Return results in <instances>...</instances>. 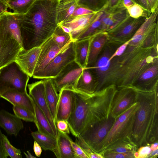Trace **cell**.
I'll use <instances>...</instances> for the list:
<instances>
[{
	"mask_svg": "<svg viewBox=\"0 0 158 158\" xmlns=\"http://www.w3.org/2000/svg\"><path fill=\"white\" fill-rule=\"evenodd\" d=\"M58 0H35L25 15L20 31L26 50L40 47L51 36L58 26Z\"/></svg>",
	"mask_w": 158,
	"mask_h": 158,
	"instance_id": "obj_1",
	"label": "cell"
},
{
	"mask_svg": "<svg viewBox=\"0 0 158 158\" xmlns=\"http://www.w3.org/2000/svg\"><path fill=\"white\" fill-rule=\"evenodd\" d=\"M136 90L139 106L130 138L138 149L158 142V98L157 89L151 91Z\"/></svg>",
	"mask_w": 158,
	"mask_h": 158,
	"instance_id": "obj_2",
	"label": "cell"
},
{
	"mask_svg": "<svg viewBox=\"0 0 158 158\" xmlns=\"http://www.w3.org/2000/svg\"><path fill=\"white\" fill-rule=\"evenodd\" d=\"M116 118L110 113L99 121L86 123L79 135L94 152L99 153L102 144L112 127Z\"/></svg>",
	"mask_w": 158,
	"mask_h": 158,
	"instance_id": "obj_3",
	"label": "cell"
},
{
	"mask_svg": "<svg viewBox=\"0 0 158 158\" xmlns=\"http://www.w3.org/2000/svg\"><path fill=\"white\" fill-rule=\"evenodd\" d=\"M94 94L89 96L74 91V101L67 121L70 131L77 138L82 130L94 101Z\"/></svg>",
	"mask_w": 158,
	"mask_h": 158,
	"instance_id": "obj_4",
	"label": "cell"
},
{
	"mask_svg": "<svg viewBox=\"0 0 158 158\" xmlns=\"http://www.w3.org/2000/svg\"><path fill=\"white\" fill-rule=\"evenodd\" d=\"M139 106V102H137L125 111L116 118L112 127L102 144L99 152L118 139L130 138L135 113Z\"/></svg>",
	"mask_w": 158,
	"mask_h": 158,
	"instance_id": "obj_5",
	"label": "cell"
},
{
	"mask_svg": "<svg viewBox=\"0 0 158 158\" xmlns=\"http://www.w3.org/2000/svg\"><path fill=\"white\" fill-rule=\"evenodd\" d=\"M30 77L15 61L3 67L0 69V94L12 89L27 92Z\"/></svg>",
	"mask_w": 158,
	"mask_h": 158,
	"instance_id": "obj_6",
	"label": "cell"
},
{
	"mask_svg": "<svg viewBox=\"0 0 158 158\" xmlns=\"http://www.w3.org/2000/svg\"><path fill=\"white\" fill-rule=\"evenodd\" d=\"M74 60V42L71 41L43 69L34 73L32 77L44 79L55 77L66 65Z\"/></svg>",
	"mask_w": 158,
	"mask_h": 158,
	"instance_id": "obj_7",
	"label": "cell"
},
{
	"mask_svg": "<svg viewBox=\"0 0 158 158\" xmlns=\"http://www.w3.org/2000/svg\"><path fill=\"white\" fill-rule=\"evenodd\" d=\"M23 49L12 35L0 26V69L15 61Z\"/></svg>",
	"mask_w": 158,
	"mask_h": 158,
	"instance_id": "obj_8",
	"label": "cell"
},
{
	"mask_svg": "<svg viewBox=\"0 0 158 158\" xmlns=\"http://www.w3.org/2000/svg\"><path fill=\"white\" fill-rule=\"evenodd\" d=\"M137 98V91L131 87L116 89L111 103V114L116 118L135 104Z\"/></svg>",
	"mask_w": 158,
	"mask_h": 158,
	"instance_id": "obj_9",
	"label": "cell"
},
{
	"mask_svg": "<svg viewBox=\"0 0 158 158\" xmlns=\"http://www.w3.org/2000/svg\"><path fill=\"white\" fill-rule=\"evenodd\" d=\"M84 69L75 60L66 65L56 77L50 78L57 92L63 89L73 88Z\"/></svg>",
	"mask_w": 158,
	"mask_h": 158,
	"instance_id": "obj_10",
	"label": "cell"
},
{
	"mask_svg": "<svg viewBox=\"0 0 158 158\" xmlns=\"http://www.w3.org/2000/svg\"><path fill=\"white\" fill-rule=\"evenodd\" d=\"M29 95L44 113L50 123L57 139L58 130L49 109L47 101L44 80L27 84Z\"/></svg>",
	"mask_w": 158,
	"mask_h": 158,
	"instance_id": "obj_11",
	"label": "cell"
},
{
	"mask_svg": "<svg viewBox=\"0 0 158 158\" xmlns=\"http://www.w3.org/2000/svg\"><path fill=\"white\" fill-rule=\"evenodd\" d=\"M147 18L134 19L128 15L116 27L107 32L109 36L118 39L132 36Z\"/></svg>",
	"mask_w": 158,
	"mask_h": 158,
	"instance_id": "obj_12",
	"label": "cell"
},
{
	"mask_svg": "<svg viewBox=\"0 0 158 158\" xmlns=\"http://www.w3.org/2000/svg\"><path fill=\"white\" fill-rule=\"evenodd\" d=\"M24 16L7 11L0 15V26L12 35L23 47L20 27Z\"/></svg>",
	"mask_w": 158,
	"mask_h": 158,
	"instance_id": "obj_13",
	"label": "cell"
},
{
	"mask_svg": "<svg viewBox=\"0 0 158 158\" xmlns=\"http://www.w3.org/2000/svg\"><path fill=\"white\" fill-rule=\"evenodd\" d=\"M68 45L61 48L51 36L46 40L40 46V52L33 74L43 69Z\"/></svg>",
	"mask_w": 158,
	"mask_h": 158,
	"instance_id": "obj_14",
	"label": "cell"
},
{
	"mask_svg": "<svg viewBox=\"0 0 158 158\" xmlns=\"http://www.w3.org/2000/svg\"><path fill=\"white\" fill-rule=\"evenodd\" d=\"M40 46L21 50L15 61L30 77H32L40 52Z\"/></svg>",
	"mask_w": 158,
	"mask_h": 158,
	"instance_id": "obj_15",
	"label": "cell"
},
{
	"mask_svg": "<svg viewBox=\"0 0 158 158\" xmlns=\"http://www.w3.org/2000/svg\"><path fill=\"white\" fill-rule=\"evenodd\" d=\"M102 10L104 11L101 27L102 31L110 30L129 15L127 9L122 4L111 9Z\"/></svg>",
	"mask_w": 158,
	"mask_h": 158,
	"instance_id": "obj_16",
	"label": "cell"
},
{
	"mask_svg": "<svg viewBox=\"0 0 158 158\" xmlns=\"http://www.w3.org/2000/svg\"><path fill=\"white\" fill-rule=\"evenodd\" d=\"M98 85L96 77L90 67L84 68L73 88L79 93L90 96L96 91Z\"/></svg>",
	"mask_w": 158,
	"mask_h": 158,
	"instance_id": "obj_17",
	"label": "cell"
},
{
	"mask_svg": "<svg viewBox=\"0 0 158 158\" xmlns=\"http://www.w3.org/2000/svg\"><path fill=\"white\" fill-rule=\"evenodd\" d=\"M59 93L55 123L60 120H64L67 122L72 111L74 101L73 90L63 89Z\"/></svg>",
	"mask_w": 158,
	"mask_h": 158,
	"instance_id": "obj_18",
	"label": "cell"
},
{
	"mask_svg": "<svg viewBox=\"0 0 158 158\" xmlns=\"http://www.w3.org/2000/svg\"><path fill=\"white\" fill-rule=\"evenodd\" d=\"M2 98L13 106L18 105L24 107L35 114L34 101L27 92H21L15 89H9L0 94Z\"/></svg>",
	"mask_w": 158,
	"mask_h": 158,
	"instance_id": "obj_19",
	"label": "cell"
},
{
	"mask_svg": "<svg viewBox=\"0 0 158 158\" xmlns=\"http://www.w3.org/2000/svg\"><path fill=\"white\" fill-rule=\"evenodd\" d=\"M86 67H92L109 37L108 33L100 31L91 36Z\"/></svg>",
	"mask_w": 158,
	"mask_h": 158,
	"instance_id": "obj_20",
	"label": "cell"
},
{
	"mask_svg": "<svg viewBox=\"0 0 158 158\" xmlns=\"http://www.w3.org/2000/svg\"><path fill=\"white\" fill-rule=\"evenodd\" d=\"M97 12L90 14L72 17L60 24L71 29V31L70 34L72 41L74 42L86 28Z\"/></svg>",
	"mask_w": 158,
	"mask_h": 158,
	"instance_id": "obj_21",
	"label": "cell"
},
{
	"mask_svg": "<svg viewBox=\"0 0 158 158\" xmlns=\"http://www.w3.org/2000/svg\"><path fill=\"white\" fill-rule=\"evenodd\" d=\"M0 127L9 135L16 136L24 127L21 119L15 114L2 109L0 110Z\"/></svg>",
	"mask_w": 158,
	"mask_h": 158,
	"instance_id": "obj_22",
	"label": "cell"
},
{
	"mask_svg": "<svg viewBox=\"0 0 158 158\" xmlns=\"http://www.w3.org/2000/svg\"><path fill=\"white\" fill-rule=\"evenodd\" d=\"M70 139L68 134L58 131L56 151L55 154L57 158H75Z\"/></svg>",
	"mask_w": 158,
	"mask_h": 158,
	"instance_id": "obj_23",
	"label": "cell"
},
{
	"mask_svg": "<svg viewBox=\"0 0 158 158\" xmlns=\"http://www.w3.org/2000/svg\"><path fill=\"white\" fill-rule=\"evenodd\" d=\"M90 37L74 41L75 61L82 68L86 67Z\"/></svg>",
	"mask_w": 158,
	"mask_h": 158,
	"instance_id": "obj_24",
	"label": "cell"
},
{
	"mask_svg": "<svg viewBox=\"0 0 158 158\" xmlns=\"http://www.w3.org/2000/svg\"><path fill=\"white\" fill-rule=\"evenodd\" d=\"M44 81L47 101L49 109L55 123V119L56 107L59 99V94L56 90L50 78L45 79Z\"/></svg>",
	"mask_w": 158,
	"mask_h": 158,
	"instance_id": "obj_25",
	"label": "cell"
},
{
	"mask_svg": "<svg viewBox=\"0 0 158 158\" xmlns=\"http://www.w3.org/2000/svg\"><path fill=\"white\" fill-rule=\"evenodd\" d=\"M34 102L36 120L35 124L38 131L42 133L54 137L57 139L53 130L45 115L34 101Z\"/></svg>",
	"mask_w": 158,
	"mask_h": 158,
	"instance_id": "obj_26",
	"label": "cell"
},
{
	"mask_svg": "<svg viewBox=\"0 0 158 158\" xmlns=\"http://www.w3.org/2000/svg\"><path fill=\"white\" fill-rule=\"evenodd\" d=\"M137 149L136 145L130 138L127 137L116 140L101 152H106L124 153L131 152H136Z\"/></svg>",
	"mask_w": 158,
	"mask_h": 158,
	"instance_id": "obj_27",
	"label": "cell"
},
{
	"mask_svg": "<svg viewBox=\"0 0 158 158\" xmlns=\"http://www.w3.org/2000/svg\"><path fill=\"white\" fill-rule=\"evenodd\" d=\"M78 6L76 0L59 2L57 10L58 25L70 19L74 10Z\"/></svg>",
	"mask_w": 158,
	"mask_h": 158,
	"instance_id": "obj_28",
	"label": "cell"
},
{
	"mask_svg": "<svg viewBox=\"0 0 158 158\" xmlns=\"http://www.w3.org/2000/svg\"><path fill=\"white\" fill-rule=\"evenodd\" d=\"M31 135L35 140L45 151L50 150L55 154L56 151L57 140L55 137L45 135L38 131L32 132Z\"/></svg>",
	"mask_w": 158,
	"mask_h": 158,
	"instance_id": "obj_29",
	"label": "cell"
},
{
	"mask_svg": "<svg viewBox=\"0 0 158 158\" xmlns=\"http://www.w3.org/2000/svg\"><path fill=\"white\" fill-rule=\"evenodd\" d=\"M154 27L153 21L150 18L146 19L131 38L129 44H138L151 32Z\"/></svg>",
	"mask_w": 158,
	"mask_h": 158,
	"instance_id": "obj_30",
	"label": "cell"
},
{
	"mask_svg": "<svg viewBox=\"0 0 158 158\" xmlns=\"http://www.w3.org/2000/svg\"><path fill=\"white\" fill-rule=\"evenodd\" d=\"M103 14L104 11L102 10L98 12L89 24L76 40L90 37L101 31V21Z\"/></svg>",
	"mask_w": 158,
	"mask_h": 158,
	"instance_id": "obj_31",
	"label": "cell"
},
{
	"mask_svg": "<svg viewBox=\"0 0 158 158\" xmlns=\"http://www.w3.org/2000/svg\"><path fill=\"white\" fill-rule=\"evenodd\" d=\"M109 54L104 53L98 58L93 66L90 67L93 71L96 77L100 74L103 75L108 71L110 68L111 61Z\"/></svg>",
	"mask_w": 158,
	"mask_h": 158,
	"instance_id": "obj_32",
	"label": "cell"
},
{
	"mask_svg": "<svg viewBox=\"0 0 158 158\" xmlns=\"http://www.w3.org/2000/svg\"><path fill=\"white\" fill-rule=\"evenodd\" d=\"M35 0H10L5 1L8 7L13 12L25 15L28 11Z\"/></svg>",
	"mask_w": 158,
	"mask_h": 158,
	"instance_id": "obj_33",
	"label": "cell"
},
{
	"mask_svg": "<svg viewBox=\"0 0 158 158\" xmlns=\"http://www.w3.org/2000/svg\"><path fill=\"white\" fill-rule=\"evenodd\" d=\"M51 37L54 42L61 48H64L72 41L70 34L64 31L58 25Z\"/></svg>",
	"mask_w": 158,
	"mask_h": 158,
	"instance_id": "obj_34",
	"label": "cell"
},
{
	"mask_svg": "<svg viewBox=\"0 0 158 158\" xmlns=\"http://www.w3.org/2000/svg\"><path fill=\"white\" fill-rule=\"evenodd\" d=\"M13 110L14 114L21 119L35 123V114L29 109L19 106L14 105Z\"/></svg>",
	"mask_w": 158,
	"mask_h": 158,
	"instance_id": "obj_35",
	"label": "cell"
},
{
	"mask_svg": "<svg viewBox=\"0 0 158 158\" xmlns=\"http://www.w3.org/2000/svg\"><path fill=\"white\" fill-rule=\"evenodd\" d=\"M108 0H76L78 6L86 7L95 12L102 10Z\"/></svg>",
	"mask_w": 158,
	"mask_h": 158,
	"instance_id": "obj_36",
	"label": "cell"
},
{
	"mask_svg": "<svg viewBox=\"0 0 158 158\" xmlns=\"http://www.w3.org/2000/svg\"><path fill=\"white\" fill-rule=\"evenodd\" d=\"M129 15L134 19L148 17L150 14L148 11L140 5L135 3L127 9Z\"/></svg>",
	"mask_w": 158,
	"mask_h": 158,
	"instance_id": "obj_37",
	"label": "cell"
},
{
	"mask_svg": "<svg viewBox=\"0 0 158 158\" xmlns=\"http://www.w3.org/2000/svg\"><path fill=\"white\" fill-rule=\"evenodd\" d=\"M3 144L8 156L11 158H22L20 150L14 147L10 143L7 137L4 134L3 135Z\"/></svg>",
	"mask_w": 158,
	"mask_h": 158,
	"instance_id": "obj_38",
	"label": "cell"
},
{
	"mask_svg": "<svg viewBox=\"0 0 158 158\" xmlns=\"http://www.w3.org/2000/svg\"><path fill=\"white\" fill-rule=\"evenodd\" d=\"M135 152H131L124 153L102 152L100 153L103 158H135Z\"/></svg>",
	"mask_w": 158,
	"mask_h": 158,
	"instance_id": "obj_39",
	"label": "cell"
},
{
	"mask_svg": "<svg viewBox=\"0 0 158 158\" xmlns=\"http://www.w3.org/2000/svg\"><path fill=\"white\" fill-rule=\"evenodd\" d=\"M153 150L150 145L142 146L138 148L134 153L135 158H148L150 157L151 154Z\"/></svg>",
	"mask_w": 158,
	"mask_h": 158,
	"instance_id": "obj_40",
	"label": "cell"
},
{
	"mask_svg": "<svg viewBox=\"0 0 158 158\" xmlns=\"http://www.w3.org/2000/svg\"><path fill=\"white\" fill-rule=\"evenodd\" d=\"M70 142L74 153L75 158H89L83 149L77 143L73 142L71 138Z\"/></svg>",
	"mask_w": 158,
	"mask_h": 158,
	"instance_id": "obj_41",
	"label": "cell"
},
{
	"mask_svg": "<svg viewBox=\"0 0 158 158\" xmlns=\"http://www.w3.org/2000/svg\"><path fill=\"white\" fill-rule=\"evenodd\" d=\"M96 12H95L86 7L78 6L74 10L71 17L90 14Z\"/></svg>",
	"mask_w": 158,
	"mask_h": 158,
	"instance_id": "obj_42",
	"label": "cell"
},
{
	"mask_svg": "<svg viewBox=\"0 0 158 158\" xmlns=\"http://www.w3.org/2000/svg\"><path fill=\"white\" fill-rule=\"evenodd\" d=\"M56 127L58 131L64 133H70V129L67 122L65 120H60L56 122Z\"/></svg>",
	"mask_w": 158,
	"mask_h": 158,
	"instance_id": "obj_43",
	"label": "cell"
},
{
	"mask_svg": "<svg viewBox=\"0 0 158 158\" xmlns=\"http://www.w3.org/2000/svg\"><path fill=\"white\" fill-rule=\"evenodd\" d=\"M131 41V38L119 47L110 56L109 59L111 61L112 59L115 57L121 55L125 51Z\"/></svg>",
	"mask_w": 158,
	"mask_h": 158,
	"instance_id": "obj_44",
	"label": "cell"
},
{
	"mask_svg": "<svg viewBox=\"0 0 158 158\" xmlns=\"http://www.w3.org/2000/svg\"><path fill=\"white\" fill-rule=\"evenodd\" d=\"M122 0H108L107 3L102 9H109L117 7L122 4Z\"/></svg>",
	"mask_w": 158,
	"mask_h": 158,
	"instance_id": "obj_45",
	"label": "cell"
},
{
	"mask_svg": "<svg viewBox=\"0 0 158 158\" xmlns=\"http://www.w3.org/2000/svg\"><path fill=\"white\" fill-rule=\"evenodd\" d=\"M147 1L151 13L158 10V0H147Z\"/></svg>",
	"mask_w": 158,
	"mask_h": 158,
	"instance_id": "obj_46",
	"label": "cell"
},
{
	"mask_svg": "<svg viewBox=\"0 0 158 158\" xmlns=\"http://www.w3.org/2000/svg\"><path fill=\"white\" fill-rule=\"evenodd\" d=\"M3 135L0 128V158H7L8 156L3 146Z\"/></svg>",
	"mask_w": 158,
	"mask_h": 158,
	"instance_id": "obj_47",
	"label": "cell"
},
{
	"mask_svg": "<svg viewBox=\"0 0 158 158\" xmlns=\"http://www.w3.org/2000/svg\"><path fill=\"white\" fill-rule=\"evenodd\" d=\"M33 148L35 155L38 157H40L42 152V148L35 140L34 141Z\"/></svg>",
	"mask_w": 158,
	"mask_h": 158,
	"instance_id": "obj_48",
	"label": "cell"
},
{
	"mask_svg": "<svg viewBox=\"0 0 158 158\" xmlns=\"http://www.w3.org/2000/svg\"><path fill=\"white\" fill-rule=\"evenodd\" d=\"M135 3L140 5L150 13L147 0H133Z\"/></svg>",
	"mask_w": 158,
	"mask_h": 158,
	"instance_id": "obj_49",
	"label": "cell"
},
{
	"mask_svg": "<svg viewBox=\"0 0 158 158\" xmlns=\"http://www.w3.org/2000/svg\"><path fill=\"white\" fill-rule=\"evenodd\" d=\"M8 7L4 0H0V15L7 11Z\"/></svg>",
	"mask_w": 158,
	"mask_h": 158,
	"instance_id": "obj_50",
	"label": "cell"
},
{
	"mask_svg": "<svg viewBox=\"0 0 158 158\" xmlns=\"http://www.w3.org/2000/svg\"><path fill=\"white\" fill-rule=\"evenodd\" d=\"M122 3L124 7L126 9L135 3L133 0H122Z\"/></svg>",
	"mask_w": 158,
	"mask_h": 158,
	"instance_id": "obj_51",
	"label": "cell"
},
{
	"mask_svg": "<svg viewBox=\"0 0 158 158\" xmlns=\"http://www.w3.org/2000/svg\"><path fill=\"white\" fill-rule=\"evenodd\" d=\"M89 158H103V157L100 153L94 152L89 155Z\"/></svg>",
	"mask_w": 158,
	"mask_h": 158,
	"instance_id": "obj_52",
	"label": "cell"
},
{
	"mask_svg": "<svg viewBox=\"0 0 158 158\" xmlns=\"http://www.w3.org/2000/svg\"><path fill=\"white\" fill-rule=\"evenodd\" d=\"M58 25L61 27L63 31L65 32L70 34L71 31V29L69 27L65 26L61 24H60Z\"/></svg>",
	"mask_w": 158,
	"mask_h": 158,
	"instance_id": "obj_53",
	"label": "cell"
},
{
	"mask_svg": "<svg viewBox=\"0 0 158 158\" xmlns=\"http://www.w3.org/2000/svg\"><path fill=\"white\" fill-rule=\"evenodd\" d=\"M152 150L154 151L158 149V142H155L150 145Z\"/></svg>",
	"mask_w": 158,
	"mask_h": 158,
	"instance_id": "obj_54",
	"label": "cell"
},
{
	"mask_svg": "<svg viewBox=\"0 0 158 158\" xmlns=\"http://www.w3.org/2000/svg\"><path fill=\"white\" fill-rule=\"evenodd\" d=\"M27 153L25 152H24V154L25 155V156L27 158H35V157L32 156L29 151H27Z\"/></svg>",
	"mask_w": 158,
	"mask_h": 158,
	"instance_id": "obj_55",
	"label": "cell"
},
{
	"mask_svg": "<svg viewBox=\"0 0 158 158\" xmlns=\"http://www.w3.org/2000/svg\"><path fill=\"white\" fill-rule=\"evenodd\" d=\"M70 0H58L59 2H64L68 1H70Z\"/></svg>",
	"mask_w": 158,
	"mask_h": 158,
	"instance_id": "obj_56",
	"label": "cell"
},
{
	"mask_svg": "<svg viewBox=\"0 0 158 158\" xmlns=\"http://www.w3.org/2000/svg\"><path fill=\"white\" fill-rule=\"evenodd\" d=\"M5 1H8V0H4Z\"/></svg>",
	"mask_w": 158,
	"mask_h": 158,
	"instance_id": "obj_57",
	"label": "cell"
}]
</instances>
